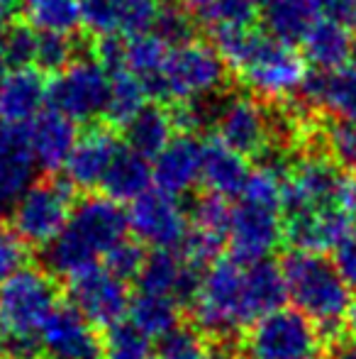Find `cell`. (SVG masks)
<instances>
[{
  "mask_svg": "<svg viewBox=\"0 0 356 359\" xmlns=\"http://www.w3.org/2000/svg\"><path fill=\"white\" fill-rule=\"evenodd\" d=\"M20 359H37V357H27V355H24V357H20Z\"/></svg>",
  "mask_w": 356,
  "mask_h": 359,
  "instance_id": "53",
  "label": "cell"
},
{
  "mask_svg": "<svg viewBox=\"0 0 356 359\" xmlns=\"http://www.w3.org/2000/svg\"><path fill=\"white\" fill-rule=\"evenodd\" d=\"M218 137L222 144L232 147L234 151L249 156L259 154L269 144L271 123L264 108L247 95L229 98L218 115Z\"/></svg>",
  "mask_w": 356,
  "mask_h": 359,
  "instance_id": "17",
  "label": "cell"
},
{
  "mask_svg": "<svg viewBox=\"0 0 356 359\" xmlns=\"http://www.w3.org/2000/svg\"><path fill=\"white\" fill-rule=\"evenodd\" d=\"M57 308V286L39 269L22 266L0 284V330L17 347H27Z\"/></svg>",
  "mask_w": 356,
  "mask_h": 359,
  "instance_id": "6",
  "label": "cell"
},
{
  "mask_svg": "<svg viewBox=\"0 0 356 359\" xmlns=\"http://www.w3.org/2000/svg\"><path fill=\"white\" fill-rule=\"evenodd\" d=\"M37 169L27 133L0 123V201H17L32 186Z\"/></svg>",
  "mask_w": 356,
  "mask_h": 359,
  "instance_id": "23",
  "label": "cell"
},
{
  "mask_svg": "<svg viewBox=\"0 0 356 359\" xmlns=\"http://www.w3.org/2000/svg\"><path fill=\"white\" fill-rule=\"evenodd\" d=\"M47 359H105L103 340L93 323L73 306H62L52 313L39 332Z\"/></svg>",
  "mask_w": 356,
  "mask_h": 359,
  "instance_id": "13",
  "label": "cell"
},
{
  "mask_svg": "<svg viewBox=\"0 0 356 359\" xmlns=\"http://www.w3.org/2000/svg\"><path fill=\"white\" fill-rule=\"evenodd\" d=\"M320 327L305 313L278 308L254 323L249 359H318Z\"/></svg>",
  "mask_w": 356,
  "mask_h": 359,
  "instance_id": "10",
  "label": "cell"
},
{
  "mask_svg": "<svg viewBox=\"0 0 356 359\" xmlns=\"http://www.w3.org/2000/svg\"><path fill=\"white\" fill-rule=\"evenodd\" d=\"M154 32H159L166 42H171V44L185 42V39H190V15L185 13L183 5H180V8L162 5L157 25H154Z\"/></svg>",
  "mask_w": 356,
  "mask_h": 359,
  "instance_id": "42",
  "label": "cell"
},
{
  "mask_svg": "<svg viewBox=\"0 0 356 359\" xmlns=\"http://www.w3.org/2000/svg\"><path fill=\"white\" fill-rule=\"evenodd\" d=\"M49 100V83L39 69L17 67L10 69L0 81V123L5 125H29L37 115L44 113Z\"/></svg>",
  "mask_w": 356,
  "mask_h": 359,
  "instance_id": "18",
  "label": "cell"
},
{
  "mask_svg": "<svg viewBox=\"0 0 356 359\" xmlns=\"http://www.w3.org/2000/svg\"><path fill=\"white\" fill-rule=\"evenodd\" d=\"M69 296H71V306L81 311L93 325L110 327L113 323L122 320L129 306L124 279H120L108 266L103 269L98 264L71 276Z\"/></svg>",
  "mask_w": 356,
  "mask_h": 359,
  "instance_id": "12",
  "label": "cell"
},
{
  "mask_svg": "<svg viewBox=\"0 0 356 359\" xmlns=\"http://www.w3.org/2000/svg\"><path fill=\"white\" fill-rule=\"evenodd\" d=\"M5 52H8L10 62L17 67H29L37 62V47H39V32L34 27H13L3 39Z\"/></svg>",
  "mask_w": 356,
  "mask_h": 359,
  "instance_id": "38",
  "label": "cell"
},
{
  "mask_svg": "<svg viewBox=\"0 0 356 359\" xmlns=\"http://www.w3.org/2000/svg\"><path fill=\"white\" fill-rule=\"evenodd\" d=\"M203 154L205 147L188 135L173 137L154 156V181L162 191L171 196L188 194L198 181H203Z\"/></svg>",
  "mask_w": 356,
  "mask_h": 359,
  "instance_id": "19",
  "label": "cell"
},
{
  "mask_svg": "<svg viewBox=\"0 0 356 359\" xmlns=\"http://www.w3.org/2000/svg\"><path fill=\"white\" fill-rule=\"evenodd\" d=\"M205 359H208V357H205Z\"/></svg>",
  "mask_w": 356,
  "mask_h": 359,
  "instance_id": "55",
  "label": "cell"
},
{
  "mask_svg": "<svg viewBox=\"0 0 356 359\" xmlns=\"http://www.w3.org/2000/svg\"><path fill=\"white\" fill-rule=\"evenodd\" d=\"M229 220H232V210L227 208L222 196L213 194L193 205V215H190L193 232L188 242V259L193 264H203L218 255L220 245L229 232Z\"/></svg>",
  "mask_w": 356,
  "mask_h": 359,
  "instance_id": "24",
  "label": "cell"
},
{
  "mask_svg": "<svg viewBox=\"0 0 356 359\" xmlns=\"http://www.w3.org/2000/svg\"><path fill=\"white\" fill-rule=\"evenodd\" d=\"M225 64L227 62L215 47L185 39L171 47L166 67L154 83L152 93L178 103H195L200 98H208L222 86Z\"/></svg>",
  "mask_w": 356,
  "mask_h": 359,
  "instance_id": "7",
  "label": "cell"
},
{
  "mask_svg": "<svg viewBox=\"0 0 356 359\" xmlns=\"http://www.w3.org/2000/svg\"><path fill=\"white\" fill-rule=\"evenodd\" d=\"M0 359H5V345H3V340H0Z\"/></svg>",
  "mask_w": 356,
  "mask_h": 359,
  "instance_id": "52",
  "label": "cell"
},
{
  "mask_svg": "<svg viewBox=\"0 0 356 359\" xmlns=\"http://www.w3.org/2000/svg\"><path fill=\"white\" fill-rule=\"evenodd\" d=\"M152 181L154 171L147 156L127 147V149H120V154L115 156L113 166L108 169V176L103 181V189L118 203H132L139 196L147 194Z\"/></svg>",
  "mask_w": 356,
  "mask_h": 359,
  "instance_id": "28",
  "label": "cell"
},
{
  "mask_svg": "<svg viewBox=\"0 0 356 359\" xmlns=\"http://www.w3.org/2000/svg\"><path fill=\"white\" fill-rule=\"evenodd\" d=\"M144 262H147V257H144L142 247L129 240H122L108 257H105V266H108L110 271H115V274L124 281H127L129 276H139Z\"/></svg>",
  "mask_w": 356,
  "mask_h": 359,
  "instance_id": "40",
  "label": "cell"
},
{
  "mask_svg": "<svg viewBox=\"0 0 356 359\" xmlns=\"http://www.w3.org/2000/svg\"><path fill=\"white\" fill-rule=\"evenodd\" d=\"M288 298L310 318L320 332L337 335L352 311V286L344 281L334 262L318 252L295 250L283 262Z\"/></svg>",
  "mask_w": 356,
  "mask_h": 359,
  "instance_id": "3",
  "label": "cell"
},
{
  "mask_svg": "<svg viewBox=\"0 0 356 359\" xmlns=\"http://www.w3.org/2000/svg\"><path fill=\"white\" fill-rule=\"evenodd\" d=\"M327 144L334 159L356 174V123H334L327 133Z\"/></svg>",
  "mask_w": 356,
  "mask_h": 359,
  "instance_id": "41",
  "label": "cell"
},
{
  "mask_svg": "<svg viewBox=\"0 0 356 359\" xmlns=\"http://www.w3.org/2000/svg\"><path fill=\"white\" fill-rule=\"evenodd\" d=\"M334 359H356V342L354 345H339L334 350Z\"/></svg>",
  "mask_w": 356,
  "mask_h": 359,
  "instance_id": "46",
  "label": "cell"
},
{
  "mask_svg": "<svg viewBox=\"0 0 356 359\" xmlns=\"http://www.w3.org/2000/svg\"><path fill=\"white\" fill-rule=\"evenodd\" d=\"M8 3H0V32H5V27H8Z\"/></svg>",
  "mask_w": 356,
  "mask_h": 359,
  "instance_id": "49",
  "label": "cell"
},
{
  "mask_svg": "<svg viewBox=\"0 0 356 359\" xmlns=\"http://www.w3.org/2000/svg\"><path fill=\"white\" fill-rule=\"evenodd\" d=\"M305 3H310L315 10H322V5H325V0H305Z\"/></svg>",
  "mask_w": 356,
  "mask_h": 359,
  "instance_id": "50",
  "label": "cell"
},
{
  "mask_svg": "<svg viewBox=\"0 0 356 359\" xmlns=\"http://www.w3.org/2000/svg\"><path fill=\"white\" fill-rule=\"evenodd\" d=\"M27 140L39 169L57 171L66 166L69 156H71L73 147L78 142L76 120H71L69 115L59 113L54 108L44 110L42 115H37L29 123Z\"/></svg>",
  "mask_w": 356,
  "mask_h": 359,
  "instance_id": "20",
  "label": "cell"
},
{
  "mask_svg": "<svg viewBox=\"0 0 356 359\" xmlns=\"http://www.w3.org/2000/svg\"><path fill=\"white\" fill-rule=\"evenodd\" d=\"M0 3H8V0H0Z\"/></svg>",
  "mask_w": 356,
  "mask_h": 359,
  "instance_id": "54",
  "label": "cell"
},
{
  "mask_svg": "<svg viewBox=\"0 0 356 359\" xmlns=\"http://www.w3.org/2000/svg\"><path fill=\"white\" fill-rule=\"evenodd\" d=\"M147 95H149V88L144 86L142 79H137V76L132 72H127L124 67L113 69L105 115H108L110 123L124 125V128H127L134 115H139L147 108Z\"/></svg>",
  "mask_w": 356,
  "mask_h": 359,
  "instance_id": "33",
  "label": "cell"
},
{
  "mask_svg": "<svg viewBox=\"0 0 356 359\" xmlns=\"http://www.w3.org/2000/svg\"><path fill=\"white\" fill-rule=\"evenodd\" d=\"M129 320L142 327L149 337H162L178 325V301L142 291L129 303Z\"/></svg>",
  "mask_w": 356,
  "mask_h": 359,
  "instance_id": "34",
  "label": "cell"
},
{
  "mask_svg": "<svg viewBox=\"0 0 356 359\" xmlns=\"http://www.w3.org/2000/svg\"><path fill=\"white\" fill-rule=\"evenodd\" d=\"M183 8L190 18L205 22L210 29L252 25L257 13L252 0H183Z\"/></svg>",
  "mask_w": 356,
  "mask_h": 359,
  "instance_id": "35",
  "label": "cell"
},
{
  "mask_svg": "<svg viewBox=\"0 0 356 359\" xmlns=\"http://www.w3.org/2000/svg\"><path fill=\"white\" fill-rule=\"evenodd\" d=\"M254 5H257V8H266V5L271 3V0H252Z\"/></svg>",
  "mask_w": 356,
  "mask_h": 359,
  "instance_id": "51",
  "label": "cell"
},
{
  "mask_svg": "<svg viewBox=\"0 0 356 359\" xmlns=\"http://www.w3.org/2000/svg\"><path fill=\"white\" fill-rule=\"evenodd\" d=\"M10 57H8V52H5V44L0 42V81L5 79V76H8V72H10Z\"/></svg>",
  "mask_w": 356,
  "mask_h": 359,
  "instance_id": "47",
  "label": "cell"
},
{
  "mask_svg": "<svg viewBox=\"0 0 356 359\" xmlns=\"http://www.w3.org/2000/svg\"><path fill=\"white\" fill-rule=\"evenodd\" d=\"M129 215L115 198H86L73 208L66 227L44 252L47 266L59 276H76L127 240Z\"/></svg>",
  "mask_w": 356,
  "mask_h": 359,
  "instance_id": "1",
  "label": "cell"
},
{
  "mask_svg": "<svg viewBox=\"0 0 356 359\" xmlns=\"http://www.w3.org/2000/svg\"><path fill=\"white\" fill-rule=\"evenodd\" d=\"M234 69L242 74L244 83L254 93L269 100L288 98L295 90L305 88L310 79L308 59L300 57L293 44H285L269 32L264 34L257 29L247 39Z\"/></svg>",
  "mask_w": 356,
  "mask_h": 359,
  "instance_id": "5",
  "label": "cell"
},
{
  "mask_svg": "<svg viewBox=\"0 0 356 359\" xmlns=\"http://www.w3.org/2000/svg\"><path fill=\"white\" fill-rule=\"evenodd\" d=\"M29 27L71 37L83 25V0H20Z\"/></svg>",
  "mask_w": 356,
  "mask_h": 359,
  "instance_id": "30",
  "label": "cell"
},
{
  "mask_svg": "<svg viewBox=\"0 0 356 359\" xmlns=\"http://www.w3.org/2000/svg\"><path fill=\"white\" fill-rule=\"evenodd\" d=\"M285 208V176L278 164H264L252 171L244 186L242 203L232 208L227 240L234 259L252 264L269 259L285 235L280 213Z\"/></svg>",
  "mask_w": 356,
  "mask_h": 359,
  "instance_id": "2",
  "label": "cell"
},
{
  "mask_svg": "<svg viewBox=\"0 0 356 359\" xmlns=\"http://www.w3.org/2000/svg\"><path fill=\"white\" fill-rule=\"evenodd\" d=\"M347 325H349V332H352V337H354V342H356V301L352 303V311H349Z\"/></svg>",
  "mask_w": 356,
  "mask_h": 359,
  "instance_id": "48",
  "label": "cell"
},
{
  "mask_svg": "<svg viewBox=\"0 0 356 359\" xmlns=\"http://www.w3.org/2000/svg\"><path fill=\"white\" fill-rule=\"evenodd\" d=\"M37 67L47 72H62L64 67L71 64V42L66 34H47L39 32V47H37Z\"/></svg>",
  "mask_w": 356,
  "mask_h": 359,
  "instance_id": "39",
  "label": "cell"
},
{
  "mask_svg": "<svg viewBox=\"0 0 356 359\" xmlns=\"http://www.w3.org/2000/svg\"><path fill=\"white\" fill-rule=\"evenodd\" d=\"M334 266L349 286L356 288V230L334 247Z\"/></svg>",
  "mask_w": 356,
  "mask_h": 359,
  "instance_id": "44",
  "label": "cell"
},
{
  "mask_svg": "<svg viewBox=\"0 0 356 359\" xmlns=\"http://www.w3.org/2000/svg\"><path fill=\"white\" fill-rule=\"evenodd\" d=\"M193 316L205 332L229 337L259 323L249 291L247 264L239 259H218L200 276L193 296Z\"/></svg>",
  "mask_w": 356,
  "mask_h": 359,
  "instance_id": "4",
  "label": "cell"
},
{
  "mask_svg": "<svg viewBox=\"0 0 356 359\" xmlns=\"http://www.w3.org/2000/svg\"><path fill=\"white\" fill-rule=\"evenodd\" d=\"M200 279L195 276V264L188 257H178L171 250H157L152 257H147L142 271H139V286L147 293H159V296L176 298L180 303L193 301L198 291Z\"/></svg>",
  "mask_w": 356,
  "mask_h": 359,
  "instance_id": "22",
  "label": "cell"
},
{
  "mask_svg": "<svg viewBox=\"0 0 356 359\" xmlns=\"http://www.w3.org/2000/svg\"><path fill=\"white\" fill-rule=\"evenodd\" d=\"M24 242L20 240L17 232L0 230V284L10 279L13 274H17L24 266Z\"/></svg>",
  "mask_w": 356,
  "mask_h": 359,
  "instance_id": "43",
  "label": "cell"
},
{
  "mask_svg": "<svg viewBox=\"0 0 356 359\" xmlns=\"http://www.w3.org/2000/svg\"><path fill=\"white\" fill-rule=\"evenodd\" d=\"M129 227L139 242L157 250H173L188 237V215L180 208L176 196L166 191H147L132 201Z\"/></svg>",
  "mask_w": 356,
  "mask_h": 359,
  "instance_id": "11",
  "label": "cell"
},
{
  "mask_svg": "<svg viewBox=\"0 0 356 359\" xmlns=\"http://www.w3.org/2000/svg\"><path fill=\"white\" fill-rule=\"evenodd\" d=\"M318 20V10L305 0H271L264 8V25L269 34L285 44H303Z\"/></svg>",
  "mask_w": 356,
  "mask_h": 359,
  "instance_id": "31",
  "label": "cell"
},
{
  "mask_svg": "<svg viewBox=\"0 0 356 359\" xmlns=\"http://www.w3.org/2000/svg\"><path fill=\"white\" fill-rule=\"evenodd\" d=\"M120 149H122V147L118 144V140H115V135L110 133V130H103V128L88 130L83 137H78L66 166H64L69 174V181H71L73 186H78V189L103 186L105 176H108V169L113 166Z\"/></svg>",
  "mask_w": 356,
  "mask_h": 359,
  "instance_id": "21",
  "label": "cell"
},
{
  "mask_svg": "<svg viewBox=\"0 0 356 359\" xmlns=\"http://www.w3.org/2000/svg\"><path fill=\"white\" fill-rule=\"evenodd\" d=\"M173 44L166 42L159 32L149 29V32L134 34V37H127L122 49V67L127 72H132L137 79L144 81V86L152 93L154 83L159 81L164 67H166L169 52H171Z\"/></svg>",
  "mask_w": 356,
  "mask_h": 359,
  "instance_id": "29",
  "label": "cell"
},
{
  "mask_svg": "<svg viewBox=\"0 0 356 359\" xmlns=\"http://www.w3.org/2000/svg\"><path fill=\"white\" fill-rule=\"evenodd\" d=\"M176 128L173 115L157 105H147L139 115H134L132 123L127 125V144L129 149L139 151L142 156H157L169 142L171 133Z\"/></svg>",
  "mask_w": 356,
  "mask_h": 359,
  "instance_id": "32",
  "label": "cell"
},
{
  "mask_svg": "<svg viewBox=\"0 0 356 359\" xmlns=\"http://www.w3.org/2000/svg\"><path fill=\"white\" fill-rule=\"evenodd\" d=\"M159 0H83V25L103 37H134L154 29Z\"/></svg>",
  "mask_w": 356,
  "mask_h": 359,
  "instance_id": "14",
  "label": "cell"
},
{
  "mask_svg": "<svg viewBox=\"0 0 356 359\" xmlns=\"http://www.w3.org/2000/svg\"><path fill=\"white\" fill-rule=\"evenodd\" d=\"M337 201H339V205H342V208L356 220V174L344 176V179H342Z\"/></svg>",
  "mask_w": 356,
  "mask_h": 359,
  "instance_id": "45",
  "label": "cell"
},
{
  "mask_svg": "<svg viewBox=\"0 0 356 359\" xmlns=\"http://www.w3.org/2000/svg\"><path fill=\"white\" fill-rule=\"evenodd\" d=\"M159 359H205V342L198 330L176 325L159 337Z\"/></svg>",
  "mask_w": 356,
  "mask_h": 359,
  "instance_id": "37",
  "label": "cell"
},
{
  "mask_svg": "<svg viewBox=\"0 0 356 359\" xmlns=\"http://www.w3.org/2000/svg\"><path fill=\"white\" fill-rule=\"evenodd\" d=\"M344 176L325 156H305L285 176V210H313L339 203V186Z\"/></svg>",
  "mask_w": 356,
  "mask_h": 359,
  "instance_id": "15",
  "label": "cell"
},
{
  "mask_svg": "<svg viewBox=\"0 0 356 359\" xmlns=\"http://www.w3.org/2000/svg\"><path fill=\"white\" fill-rule=\"evenodd\" d=\"M110 79L113 74H108V67L100 59L71 62L49 83V103L76 123H88L108 108Z\"/></svg>",
  "mask_w": 356,
  "mask_h": 359,
  "instance_id": "8",
  "label": "cell"
},
{
  "mask_svg": "<svg viewBox=\"0 0 356 359\" xmlns=\"http://www.w3.org/2000/svg\"><path fill=\"white\" fill-rule=\"evenodd\" d=\"M303 90L310 103L320 105L329 115L344 123H356V62L310 76Z\"/></svg>",
  "mask_w": 356,
  "mask_h": 359,
  "instance_id": "26",
  "label": "cell"
},
{
  "mask_svg": "<svg viewBox=\"0 0 356 359\" xmlns=\"http://www.w3.org/2000/svg\"><path fill=\"white\" fill-rule=\"evenodd\" d=\"M71 213V189L64 181H42L15 201L13 227L22 242L47 247L66 227Z\"/></svg>",
  "mask_w": 356,
  "mask_h": 359,
  "instance_id": "9",
  "label": "cell"
},
{
  "mask_svg": "<svg viewBox=\"0 0 356 359\" xmlns=\"http://www.w3.org/2000/svg\"><path fill=\"white\" fill-rule=\"evenodd\" d=\"M105 359H149L152 357V337L137 327L132 320H118L108 327L103 337Z\"/></svg>",
  "mask_w": 356,
  "mask_h": 359,
  "instance_id": "36",
  "label": "cell"
},
{
  "mask_svg": "<svg viewBox=\"0 0 356 359\" xmlns=\"http://www.w3.org/2000/svg\"><path fill=\"white\" fill-rule=\"evenodd\" d=\"M354 222V217L339 203L313 210H295L288 213L285 237L295 250L322 255L325 250H334L344 237L352 235Z\"/></svg>",
  "mask_w": 356,
  "mask_h": 359,
  "instance_id": "16",
  "label": "cell"
},
{
  "mask_svg": "<svg viewBox=\"0 0 356 359\" xmlns=\"http://www.w3.org/2000/svg\"><path fill=\"white\" fill-rule=\"evenodd\" d=\"M249 176H252V171H249L247 161H244V154L222 144L220 140L205 147L203 184L208 186L210 194L222 196V198L242 196Z\"/></svg>",
  "mask_w": 356,
  "mask_h": 359,
  "instance_id": "27",
  "label": "cell"
},
{
  "mask_svg": "<svg viewBox=\"0 0 356 359\" xmlns=\"http://www.w3.org/2000/svg\"><path fill=\"white\" fill-rule=\"evenodd\" d=\"M303 52L313 67L320 72H334L347 64H352L354 57V37L352 29L347 25L337 22V20L318 18L310 27V32L303 39Z\"/></svg>",
  "mask_w": 356,
  "mask_h": 359,
  "instance_id": "25",
  "label": "cell"
}]
</instances>
